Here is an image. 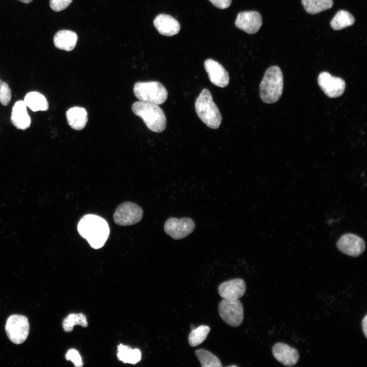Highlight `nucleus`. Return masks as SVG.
Segmentation results:
<instances>
[{"label":"nucleus","instance_id":"1","mask_svg":"<svg viewBox=\"0 0 367 367\" xmlns=\"http://www.w3.org/2000/svg\"><path fill=\"white\" fill-rule=\"evenodd\" d=\"M77 230L94 249L101 248L110 234V228L107 221L101 217L93 214L86 215L80 219L77 224Z\"/></svg>","mask_w":367,"mask_h":367},{"label":"nucleus","instance_id":"2","mask_svg":"<svg viewBox=\"0 0 367 367\" xmlns=\"http://www.w3.org/2000/svg\"><path fill=\"white\" fill-rule=\"evenodd\" d=\"M283 88V74L277 66H272L266 71L259 85L260 97L267 103H273L280 98Z\"/></svg>","mask_w":367,"mask_h":367},{"label":"nucleus","instance_id":"3","mask_svg":"<svg viewBox=\"0 0 367 367\" xmlns=\"http://www.w3.org/2000/svg\"><path fill=\"white\" fill-rule=\"evenodd\" d=\"M132 109L136 115L142 119L150 130L161 133L165 130L166 118L158 104L140 100L133 103Z\"/></svg>","mask_w":367,"mask_h":367},{"label":"nucleus","instance_id":"4","mask_svg":"<svg viewBox=\"0 0 367 367\" xmlns=\"http://www.w3.org/2000/svg\"><path fill=\"white\" fill-rule=\"evenodd\" d=\"M195 108L198 117L206 126L213 129L219 128L222 116L207 89L201 91L195 101Z\"/></svg>","mask_w":367,"mask_h":367},{"label":"nucleus","instance_id":"5","mask_svg":"<svg viewBox=\"0 0 367 367\" xmlns=\"http://www.w3.org/2000/svg\"><path fill=\"white\" fill-rule=\"evenodd\" d=\"M134 93L140 101L158 105L163 103L168 96L165 87L157 81L137 82L134 85Z\"/></svg>","mask_w":367,"mask_h":367},{"label":"nucleus","instance_id":"6","mask_svg":"<svg viewBox=\"0 0 367 367\" xmlns=\"http://www.w3.org/2000/svg\"><path fill=\"white\" fill-rule=\"evenodd\" d=\"M30 326L28 318L22 315L12 314L7 320L5 330L7 336L14 344H22L27 338Z\"/></svg>","mask_w":367,"mask_h":367},{"label":"nucleus","instance_id":"7","mask_svg":"<svg viewBox=\"0 0 367 367\" xmlns=\"http://www.w3.org/2000/svg\"><path fill=\"white\" fill-rule=\"evenodd\" d=\"M220 317L231 327H238L244 319L243 306L239 299H223L219 303Z\"/></svg>","mask_w":367,"mask_h":367},{"label":"nucleus","instance_id":"8","mask_svg":"<svg viewBox=\"0 0 367 367\" xmlns=\"http://www.w3.org/2000/svg\"><path fill=\"white\" fill-rule=\"evenodd\" d=\"M143 215V210L140 206L134 202L127 201L118 205L114 213L113 219L119 226H129L140 222Z\"/></svg>","mask_w":367,"mask_h":367},{"label":"nucleus","instance_id":"9","mask_svg":"<svg viewBox=\"0 0 367 367\" xmlns=\"http://www.w3.org/2000/svg\"><path fill=\"white\" fill-rule=\"evenodd\" d=\"M195 228L194 221L190 218L177 219L171 217L164 224V228L166 234L175 240L182 239L192 233Z\"/></svg>","mask_w":367,"mask_h":367},{"label":"nucleus","instance_id":"10","mask_svg":"<svg viewBox=\"0 0 367 367\" xmlns=\"http://www.w3.org/2000/svg\"><path fill=\"white\" fill-rule=\"evenodd\" d=\"M318 83L325 94L330 98L340 96L344 93L346 86L343 78L332 76L326 71L319 74Z\"/></svg>","mask_w":367,"mask_h":367},{"label":"nucleus","instance_id":"11","mask_svg":"<svg viewBox=\"0 0 367 367\" xmlns=\"http://www.w3.org/2000/svg\"><path fill=\"white\" fill-rule=\"evenodd\" d=\"M336 246L340 252L353 257L360 255L365 249L364 240L352 233H346L341 236L337 242Z\"/></svg>","mask_w":367,"mask_h":367},{"label":"nucleus","instance_id":"12","mask_svg":"<svg viewBox=\"0 0 367 367\" xmlns=\"http://www.w3.org/2000/svg\"><path fill=\"white\" fill-rule=\"evenodd\" d=\"M235 24L239 29L253 34L258 32L261 27L262 18L257 11H244L238 14Z\"/></svg>","mask_w":367,"mask_h":367},{"label":"nucleus","instance_id":"13","mask_svg":"<svg viewBox=\"0 0 367 367\" xmlns=\"http://www.w3.org/2000/svg\"><path fill=\"white\" fill-rule=\"evenodd\" d=\"M204 65L212 83L221 88L228 85V73L221 64L213 59H208L205 61Z\"/></svg>","mask_w":367,"mask_h":367},{"label":"nucleus","instance_id":"14","mask_svg":"<svg viewBox=\"0 0 367 367\" xmlns=\"http://www.w3.org/2000/svg\"><path fill=\"white\" fill-rule=\"evenodd\" d=\"M245 282L241 278H234L225 281L218 287L219 295L223 299H239L246 292Z\"/></svg>","mask_w":367,"mask_h":367},{"label":"nucleus","instance_id":"15","mask_svg":"<svg viewBox=\"0 0 367 367\" xmlns=\"http://www.w3.org/2000/svg\"><path fill=\"white\" fill-rule=\"evenodd\" d=\"M272 354L278 361L287 366L294 365L299 359L298 351L283 343H277L273 346Z\"/></svg>","mask_w":367,"mask_h":367},{"label":"nucleus","instance_id":"16","mask_svg":"<svg viewBox=\"0 0 367 367\" xmlns=\"http://www.w3.org/2000/svg\"><path fill=\"white\" fill-rule=\"evenodd\" d=\"M153 24L160 34L167 36L177 34L180 29L176 19L165 14L158 15L153 21Z\"/></svg>","mask_w":367,"mask_h":367},{"label":"nucleus","instance_id":"17","mask_svg":"<svg viewBox=\"0 0 367 367\" xmlns=\"http://www.w3.org/2000/svg\"><path fill=\"white\" fill-rule=\"evenodd\" d=\"M12 123L17 129L24 130L30 126L31 119L29 115L27 106L22 100L16 101L14 104L11 113Z\"/></svg>","mask_w":367,"mask_h":367},{"label":"nucleus","instance_id":"18","mask_svg":"<svg viewBox=\"0 0 367 367\" xmlns=\"http://www.w3.org/2000/svg\"><path fill=\"white\" fill-rule=\"evenodd\" d=\"M77 41L76 34L70 30L58 31L54 36V43L58 49L69 51L73 50Z\"/></svg>","mask_w":367,"mask_h":367},{"label":"nucleus","instance_id":"19","mask_svg":"<svg viewBox=\"0 0 367 367\" xmlns=\"http://www.w3.org/2000/svg\"><path fill=\"white\" fill-rule=\"evenodd\" d=\"M67 120L69 126L73 129H83L88 121V114L85 109L74 107L69 109L66 113Z\"/></svg>","mask_w":367,"mask_h":367},{"label":"nucleus","instance_id":"20","mask_svg":"<svg viewBox=\"0 0 367 367\" xmlns=\"http://www.w3.org/2000/svg\"><path fill=\"white\" fill-rule=\"evenodd\" d=\"M23 101L27 107L33 112L45 111L48 109V103L46 98L38 92L33 91L27 93Z\"/></svg>","mask_w":367,"mask_h":367},{"label":"nucleus","instance_id":"21","mask_svg":"<svg viewBox=\"0 0 367 367\" xmlns=\"http://www.w3.org/2000/svg\"><path fill=\"white\" fill-rule=\"evenodd\" d=\"M301 2L305 11L311 14L330 9L333 4L332 0H301Z\"/></svg>","mask_w":367,"mask_h":367},{"label":"nucleus","instance_id":"22","mask_svg":"<svg viewBox=\"0 0 367 367\" xmlns=\"http://www.w3.org/2000/svg\"><path fill=\"white\" fill-rule=\"evenodd\" d=\"M355 22L353 16L345 10L338 11L332 19L330 24L334 30H340L352 25Z\"/></svg>","mask_w":367,"mask_h":367},{"label":"nucleus","instance_id":"23","mask_svg":"<svg viewBox=\"0 0 367 367\" xmlns=\"http://www.w3.org/2000/svg\"><path fill=\"white\" fill-rule=\"evenodd\" d=\"M196 356L202 367H222L219 359L208 350L200 349L196 350Z\"/></svg>","mask_w":367,"mask_h":367},{"label":"nucleus","instance_id":"24","mask_svg":"<svg viewBox=\"0 0 367 367\" xmlns=\"http://www.w3.org/2000/svg\"><path fill=\"white\" fill-rule=\"evenodd\" d=\"M78 325L86 327L88 325L86 317L83 313H70L63 321L62 327L67 332L71 331L74 325Z\"/></svg>","mask_w":367,"mask_h":367},{"label":"nucleus","instance_id":"25","mask_svg":"<svg viewBox=\"0 0 367 367\" xmlns=\"http://www.w3.org/2000/svg\"><path fill=\"white\" fill-rule=\"evenodd\" d=\"M211 328L206 325H201L192 330L189 335V343L192 347H196L203 343L209 332Z\"/></svg>","mask_w":367,"mask_h":367},{"label":"nucleus","instance_id":"26","mask_svg":"<svg viewBox=\"0 0 367 367\" xmlns=\"http://www.w3.org/2000/svg\"><path fill=\"white\" fill-rule=\"evenodd\" d=\"M11 99V90L8 84L0 78V102L7 106Z\"/></svg>","mask_w":367,"mask_h":367},{"label":"nucleus","instance_id":"27","mask_svg":"<svg viewBox=\"0 0 367 367\" xmlns=\"http://www.w3.org/2000/svg\"><path fill=\"white\" fill-rule=\"evenodd\" d=\"M65 358L67 360L71 361L76 367L83 366L82 358L78 351L74 349H69L65 355Z\"/></svg>","mask_w":367,"mask_h":367},{"label":"nucleus","instance_id":"28","mask_svg":"<svg viewBox=\"0 0 367 367\" xmlns=\"http://www.w3.org/2000/svg\"><path fill=\"white\" fill-rule=\"evenodd\" d=\"M72 0H49V6L55 12H60L66 9Z\"/></svg>","mask_w":367,"mask_h":367},{"label":"nucleus","instance_id":"29","mask_svg":"<svg viewBox=\"0 0 367 367\" xmlns=\"http://www.w3.org/2000/svg\"><path fill=\"white\" fill-rule=\"evenodd\" d=\"M132 349L128 346L120 344L118 347L117 357L119 360L124 363H128V360Z\"/></svg>","mask_w":367,"mask_h":367},{"label":"nucleus","instance_id":"30","mask_svg":"<svg viewBox=\"0 0 367 367\" xmlns=\"http://www.w3.org/2000/svg\"><path fill=\"white\" fill-rule=\"evenodd\" d=\"M141 357V354L139 349H132L129 354L128 363L130 364H135L140 360Z\"/></svg>","mask_w":367,"mask_h":367},{"label":"nucleus","instance_id":"31","mask_svg":"<svg viewBox=\"0 0 367 367\" xmlns=\"http://www.w3.org/2000/svg\"><path fill=\"white\" fill-rule=\"evenodd\" d=\"M215 7L221 9L228 8L231 4V0H209Z\"/></svg>","mask_w":367,"mask_h":367},{"label":"nucleus","instance_id":"32","mask_svg":"<svg viewBox=\"0 0 367 367\" xmlns=\"http://www.w3.org/2000/svg\"><path fill=\"white\" fill-rule=\"evenodd\" d=\"M362 332L366 338H367V314H365L362 320L361 323Z\"/></svg>","mask_w":367,"mask_h":367},{"label":"nucleus","instance_id":"33","mask_svg":"<svg viewBox=\"0 0 367 367\" xmlns=\"http://www.w3.org/2000/svg\"><path fill=\"white\" fill-rule=\"evenodd\" d=\"M19 2L24 4H29L31 3L33 0H18Z\"/></svg>","mask_w":367,"mask_h":367}]
</instances>
